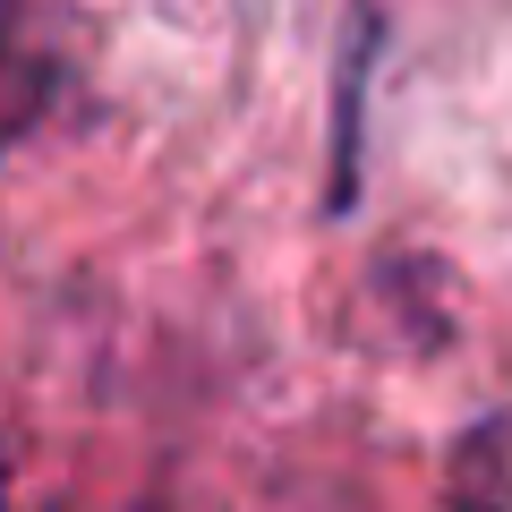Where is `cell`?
<instances>
[{"label": "cell", "mask_w": 512, "mask_h": 512, "mask_svg": "<svg viewBox=\"0 0 512 512\" xmlns=\"http://www.w3.org/2000/svg\"><path fill=\"white\" fill-rule=\"evenodd\" d=\"M367 52H376V18H359V52L342 77V111H333V205L359 197V86H367Z\"/></svg>", "instance_id": "2"}, {"label": "cell", "mask_w": 512, "mask_h": 512, "mask_svg": "<svg viewBox=\"0 0 512 512\" xmlns=\"http://www.w3.org/2000/svg\"><path fill=\"white\" fill-rule=\"evenodd\" d=\"M43 86H52V69H35V60L18 52V0H0V146L52 103Z\"/></svg>", "instance_id": "1"}]
</instances>
